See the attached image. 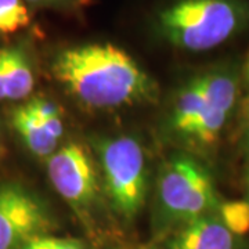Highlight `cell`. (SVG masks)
<instances>
[{"label": "cell", "mask_w": 249, "mask_h": 249, "mask_svg": "<svg viewBox=\"0 0 249 249\" xmlns=\"http://www.w3.org/2000/svg\"><path fill=\"white\" fill-rule=\"evenodd\" d=\"M54 76L82 104L119 108L151 100L155 83L124 49L112 43L75 46L57 54Z\"/></svg>", "instance_id": "6da1fadb"}, {"label": "cell", "mask_w": 249, "mask_h": 249, "mask_svg": "<svg viewBox=\"0 0 249 249\" xmlns=\"http://www.w3.org/2000/svg\"><path fill=\"white\" fill-rule=\"evenodd\" d=\"M245 80H247V85L249 88V55L248 60H247V64H245Z\"/></svg>", "instance_id": "d6986e66"}, {"label": "cell", "mask_w": 249, "mask_h": 249, "mask_svg": "<svg viewBox=\"0 0 249 249\" xmlns=\"http://www.w3.org/2000/svg\"><path fill=\"white\" fill-rule=\"evenodd\" d=\"M245 142H247V145L249 148V114L248 119H247V124H245Z\"/></svg>", "instance_id": "ac0fdd59"}, {"label": "cell", "mask_w": 249, "mask_h": 249, "mask_svg": "<svg viewBox=\"0 0 249 249\" xmlns=\"http://www.w3.org/2000/svg\"><path fill=\"white\" fill-rule=\"evenodd\" d=\"M208 106L199 82L196 78L188 82L184 89L180 91L175 109L172 114V126L178 133L188 136L198 116L202 114Z\"/></svg>", "instance_id": "8fae6325"}, {"label": "cell", "mask_w": 249, "mask_h": 249, "mask_svg": "<svg viewBox=\"0 0 249 249\" xmlns=\"http://www.w3.org/2000/svg\"><path fill=\"white\" fill-rule=\"evenodd\" d=\"M19 249H86L83 241L75 238H58V237H47L40 235L34 240L28 241L25 245Z\"/></svg>", "instance_id": "5bb4252c"}, {"label": "cell", "mask_w": 249, "mask_h": 249, "mask_svg": "<svg viewBox=\"0 0 249 249\" xmlns=\"http://www.w3.org/2000/svg\"><path fill=\"white\" fill-rule=\"evenodd\" d=\"M104 187L116 213L130 220L140 212L147 196V165L142 145L132 137L100 142Z\"/></svg>", "instance_id": "277c9868"}, {"label": "cell", "mask_w": 249, "mask_h": 249, "mask_svg": "<svg viewBox=\"0 0 249 249\" xmlns=\"http://www.w3.org/2000/svg\"><path fill=\"white\" fill-rule=\"evenodd\" d=\"M158 199L165 216L184 223L208 216L219 206L211 173L188 155H176L162 166Z\"/></svg>", "instance_id": "3957f363"}, {"label": "cell", "mask_w": 249, "mask_h": 249, "mask_svg": "<svg viewBox=\"0 0 249 249\" xmlns=\"http://www.w3.org/2000/svg\"><path fill=\"white\" fill-rule=\"evenodd\" d=\"M49 226L47 211L31 191L14 183L0 186V249H19Z\"/></svg>", "instance_id": "8992f818"}, {"label": "cell", "mask_w": 249, "mask_h": 249, "mask_svg": "<svg viewBox=\"0 0 249 249\" xmlns=\"http://www.w3.org/2000/svg\"><path fill=\"white\" fill-rule=\"evenodd\" d=\"M7 98L6 93V82H4V73H3V64H1V57H0V101Z\"/></svg>", "instance_id": "e0dca14e"}, {"label": "cell", "mask_w": 249, "mask_h": 249, "mask_svg": "<svg viewBox=\"0 0 249 249\" xmlns=\"http://www.w3.org/2000/svg\"><path fill=\"white\" fill-rule=\"evenodd\" d=\"M169 249H235V235L216 216H204L186 226L172 238Z\"/></svg>", "instance_id": "52a82bcc"}, {"label": "cell", "mask_w": 249, "mask_h": 249, "mask_svg": "<svg viewBox=\"0 0 249 249\" xmlns=\"http://www.w3.org/2000/svg\"><path fill=\"white\" fill-rule=\"evenodd\" d=\"M219 219L234 234L245 235L249 232V201H226L217 206Z\"/></svg>", "instance_id": "7c38bea8"}, {"label": "cell", "mask_w": 249, "mask_h": 249, "mask_svg": "<svg viewBox=\"0 0 249 249\" xmlns=\"http://www.w3.org/2000/svg\"><path fill=\"white\" fill-rule=\"evenodd\" d=\"M247 187H248V196H249V169H248V173H247Z\"/></svg>", "instance_id": "ffe728a7"}, {"label": "cell", "mask_w": 249, "mask_h": 249, "mask_svg": "<svg viewBox=\"0 0 249 249\" xmlns=\"http://www.w3.org/2000/svg\"><path fill=\"white\" fill-rule=\"evenodd\" d=\"M13 126L31 152H34L37 157L49 158L53 152L57 151L58 140L53 139L47 133L42 124V121L31 115L24 106L14 111Z\"/></svg>", "instance_id": "30bf717a"}, {"label": "cell", "mask_w": 249, "mask_h": 249, "mask_svg": "<svg viewBox=\"0 0 249 249\" xmlns=\"http://www.w3.org/2000/svg\"><path fill=\"white\" fill-rule=\"evenodd\" d=\"M36 4H49V6H80L86 4L89 0H28Z\"/></svg>", "instance_id": "2e32d148"}, {"label": "cell", "mask_w": 249, "mask_h": 249, "mask_svg": "<svg viewBox=\"0 0 249 249\" xmlns=\"http://www.w3.org/2000/svg\"><path fill=\"white\" fill-rule=\"evenodd\" d=\"M47 173L55 191L79 213H88L98 198L97 172L88 151L71 142L47 158Z\"/></svg>", "instance_id": "5b68a950"}, {"label": "cell", "mask_w": 249, "mask_h": 249, "mask_svg": "<svg viewBox=\"0 0 249 249\" xmlns=\"http://www.w3.org/2000/svg\"><path fill=\"white\" fill-rule=\"evenodd\" d=\"M29 19L22 0H0V34H14L27 27Z\"/></svg>", "instance_id": "4fadbf2b"}, {"label": "cell", "mask_w": 249, "mask_h": 249, "mask_svg": "<svg viewBox=\"0 0 249 249\" xmlns=\"http://www.w3.org/2000/svg\"><path fill=\"white\" fill-rule=\"evenodd\" d=\"M6 93L9 100H22L31 94L35 78L25 53L18 47L0 49Z\"/></svg>", "instance_id": "ba28073f"}, {"label": "cell", "mask_w": 249, "mask_h": 249, "mask_svg": "<svg viewBox=\"0 0 249 249\" xmlns=\"http://www.w3.org/2000/svg\"><path fill=\"white\" fill-rule=\"evenodd\" d=\"M249 16L242 0H178L158 16V28L170 45L206 52L231 39Z\"/></svg>", "instance_id": "7a4b0ae2"}, {"label": "cell", "mask_w": 249, "mask_h": 249, "mask_svg": "<svg viewBox=\"0 0 249 249\" xmlns=\"http://www.w3.org/2000/svg\"><path fill=\"white\" fill-rule=\"evenodd\" d=\"M206 103L211 107L230 115L237 101V78L227 71L216 70L196 76Z\"/></svg>", "instance_id": "9c48e42d"}, {"label": "cell", "mask_w": 249, "mask_h": 249, "mask_svg": "<svg viewBox=\"0 0 249 249\" xmlns=\"http://www.w3.org/2000/svg\"><path fill=\"white\" fill-rule=\"evenodd\" d=\"M24 108L31 115L37 118L39 121H46V119L54 118V116H61V111H60L58 106L47 98H34L28 104H25Z\"/></svg>", "instance_id": "9a60e30c"}]
</instances>
